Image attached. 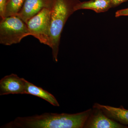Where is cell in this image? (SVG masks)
I'll return each instance as SVG.
<instances>
[{
	"label": "cell",
	"instance_id": "8992f818",
	"mask_svg": "<svg viewBox=\"0 0 128 128\" xmlns=\"http://www.w3.org/2000/svg\"><path fill=\"white\" fill-rule=\"evenodd\" d=\"M55 0H25L17 16L26 24L29 19L44 9L52 10Z\"/></svg>",
	"mask_w": 128,
	"mask_h": 128
},
{
	"label": "cell",
	"instance_id": "8fae6325",
	"mask_svg": "<svg viewBox=\"0 0 128 128\" xmlns=\"http://www.w3.org/2000/svg\"><path fill=\"white\" fill-rule=\"evenodd\" d=\"M25 0H7L5 18L17 16L23 7Z\"/></svg>",
	"mask_w": 128,
	"mask_h": 128
},
{
	"label": "cell",
	"instance_id": "30bf717a",
	"mask_svg": "<svg viewBox=\"0 0 128 128\" xmlns=\"http://www.w3.org/2000/svg\"><path fill=\"white\" fill-rule=\"evenodd\" d=\"M25 94L36 96L45 100L54 106H60L59 104L52 94L27 80L26 81Z\"/></svg>",
	"mask_w": 128,
	"mask_h": 128
},
{
	"label": "cell",
	"instance_id": "277c9868",
	"mask_svg": "<svg viewBox=\"0 0 128 128\" xmlns=\"http://www.w3.org/2000/svg\"><path fill=\"white\" fill-rule=\"evenodd\" d=\"M51 10L44 9L27 22L31 35L41 44L50 47V24Z\"/></svg>",
	"mask_w": 128,
	"mask_h": 128
},
{
	"label": "cell",
	"instance_id": "3957f363",
	"mask_svg": "<svg viewBox=\"0 0 128 128\" xmlns=\"http://www.w3.org/2000/svg\"><path fill=\"white\" fill-rule=\"evenodd\" d=\"M31 35L26 24L16 16L2 19L0 22V43L6 46L19 43Z\"/></svg>",
	"mask_w": 128,
	"mask_h": 128
},
{
	"label": "cell",
	"instance_id": "5b68a950",
	"mask_svg": "<svg viewBox=\"0 0 128 128\" xmlns=\"http://www.w3.org/2000/svg\"><path fill=\"white\" fill-rule=\"evenodd\" d=\"M84 128H126L128 127L111 119L100 108L94 105Z\"/></svg>",
	"mask_w": 128,
	"mask_h": 128
},
{
	"label": "cell",
	"instance_id": "4fadbf2b",
	"mask_svg": "<svg viewBox=\"0 0 128 128\" xmlns=\"http://www.w3.org/2000/svg\"><path fill=\"white\" fill-rule=\"evenodd\" d=\"M121 16H128V8L121 9L116 12L115 17H118Z\"/></svg>",
	"mask_w": 128,
	"mask_h": 128
},
{
	"label": "cell",
	"instance_id": "7a4b0ae2",
	"mask_svg": "<svg viewBox=\"0 0 128 128\" xmlns=\"http://www.w3.org/2000/svg\"><path fill=\"white\" fill-rule=\"evenodd\" d=\"M79 0H55L51 10L50 37L53 59L58 61L61 33L69 18L75 12V6Z\"/></svg>",
	"mask_w": 128,
	"mask_h": 128
},
{
	"label": "cell",
	"instance_id": "7c38bea8",
	"mask_svg": "<svg viewBox=\"0 0 128 128\" xmlns=\"http://www.w3.org/2000/svg\"><path fill=\"white\" fill-rule=\"evenodd\" d=\"M7 0H0V16L2 19L5 18Z\"/></svg>",
	"mask_w": 128,
	"mask_h": 128
},
{
	"label": "cell",
	"instance_id": "5bb4252c",
	"mask_svg": "<svg viewBox=\"0 0 128 128\" xmlns=\"http://www.w3.org/2000/svg\"><path fill=\"white\" fill-rule=\"evenodd\" d=\"M128 0H112V7H116Z\"/></svg>",
	"mask_w": 128,
	"mask_h": 128
},
{
	"label": "cell",
	"instance_id": "6da1fadb",
	"mask_svg": "<svg viewBox=\"0 0 128 128\" xmlns=\"http://www.w3.org/2000/svg\"><path fill=\"white\" fill-rule=\"evenodd\" d=\"M92 109L69 114L44 113L40 115L18 117L1 128H82Z\"/></svg>",
	"mask_w": 128,
	"mask_h": 128
},
{
	"label": "cell",
	"instance_id": "9c48e42d",
	"mask_svg": "<svg viewBox=\"0 0 128 128\" xmlns=\"http://www.w3.org/2000/svg\"><path fill=\"white\" fill-rule=\"evenodd\" d=\"M111 8L112 0H90L79 2L74 9L75 12L80 9H90L98 13L107 11Z\"/></svg>",
	"mask_w": 128,
	"mask_h": 128
},
{
	"label": "cell",
	"instance_id": "ba28073f",
	"mask_svg": "<svg viewBox=\"0 0 128 128\" xmlns=\"http://www.w3.org/2000/svg\"><path fill=\"white\" fill-rule=\"evenodd\" d=\"M94 105L100 108L111 119L123 125H128V110L123 107L115 108L98 103Z\"/></svg>",
	"mask_w": 128,
	"mask_h": 128
},
{
	"label": "cell",
	"instance_id": "52a82bcc",
	"mask_svg": "<svg viewBox=\"0 0 128 128\" xmlns=\"http://www.w3.org/2000/svg\"><path fill=\"white\" fill-rule=\"evenodd\" d=\"M26 81L16 74L4 76L0 80V96L25 94Z\"/></svg>",
	"mask_w": 128,
	"mask_h": 128
}]
</instances>
